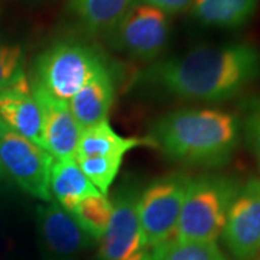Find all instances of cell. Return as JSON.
<instances>
[{"mask_svg": "<svg viewBox=\"0 0 260 260\" xmlns=\"http://www.w3.org/2000/svg\"><path fill=\"white\" fill-rule=\"evenodd\" d=\"M260 78V48L246 42L198 47L148 67L139 83L178 99L230 100Z\"/></svg>", "mask_w": 260, "mask_h": 260, "instance_id": "obj_1", "label": "cell"}, {"mask_svg": "<svg viewBox=\"0 0 260 260\" xmlns=\"http://www.w3.org/2000/svg\"><path fill=\"white\" fill-rule=\"evenodd\" d=\"M240 119L221 109H181L162 116L148 139L167 158L188 167L220 168L233 158Z\"/></svg>", "mask_w": 260, "mask_h": 260, "instance_id": "obj_2", "label": "cell"}, {"mask_svg": "<svg viewBox=\"0 0 260 260\" xmlns=\"http://www.w3.org/2000/svg\"><path fill=\"white\" fill-rule=\"evenodd\" d=\"M240 185L236 178L227 175L191 178L175 239L181 242H217L223 234L230 205Z\"/></svg>", "mask_w": 260, "mask_h": 260, "instance_id": "obj_3", "label": "cell"}, {"mask_svg": "<svg viewBox=\"0 0 260 260\" xmlns=\"http://www.w3.org/2000/svg\"><path fill=\"white\" fill-rule=\"evenodd\" d=\"M107 64L94 48L75 41H59L37 58L32 83L68 102Z\"/></svg>", "mask_w": 260, "mask_h": 260, "instance_id": "obj_4", "label": "cell"}, {"mask_svg": "<svg viewBox=\"0 0 260 260\" xmlns=\"http://www.w3.org/2000/svg\"><path fill=\"white\" fill-rule=\"evenodd\" d=\"M189 179L184 174L158 178L139 194L138 213L142 232L150 250L175 239Z\"/></svg>", "mask_w": 260, "mask_h": 260, "instance_id": "obj_5", "label": "cell"}, {"mask_svg": "<svg viewBox=\"0 0 260 260\" xmlns=\"http://www.w3.org/2000/svg\"><path fill=\"white\" fill-rule=\"evenodd\" d=\"M54 158L0 119V165L16 185L29 195L51 203L49 177Z\"/></svg>", "mask_w": 260, "mask_h": 260, "instance_id": "obj_6", "label": "cell"}, {"mask_svg": "<svg viewBox=\"0 0 260 260\" xmlns=\"http://www.w3.org/2000/svg\"><path fill=\"white\" fill-rule=\"evenodd\" d=\"M171 15L136 2L110 32L112 45L142 61H153L167 47Z\"/></svg>", "mask_w": 260, "mask_h": 260, "instance_id": "obj_7", "label": "cell"}, {"mask_svg": "<svg viewBox=\"0 0 260 260\" xmlns=\"http://www.w3.org/2000/svg\"><path fill=\"white\" fill-rule=\"evenodd\" d=\"M139 194L136 186L123 185L114 195L112 218L100 239L102 260H150L138 213Z\"/></svg>", "mask_w": 260, "mask_h": 260, "instance_id": "obj_8", "label": "cell"}, {"mask_svg": "<svg viewBox=\"0 0 260 260\" xmlns=\"http://www.w3.org/2000/svg\"><path fill=\"white\" fill-rule=\"evenodd\" d=\"M37 230L44 260H77L95 242L55 201L37 208Z\"/></svg>", "mask_w": 260, "mask_h": 260, "instance_id": "obj_9", "label": "cell"}, {"mask_svg": "<svg viewBox=\"0 0 260 260\" xmlns=\"http://www.w3.org/2000/svg\"><path fill=\"white\" fill-rule=\"evenodd\" d=\"M225 247L236 260L260 256V179L250 178L233 200L223 230Z\"/></svg>", "mask_w": 260, "mask_h": 260, "instance_id": "obj_10", "label": "cell"}, {"mask_svg": "<svg viewBox=\"0 0 260 260\" xmlns=\"http://www.w3.org/2000/svg\"><path fill=\"white\" fill-rule=\"evenodd\" d=\"M30 90L42 113L44 149L52 158H75L81 127L68 107V102L59 100L30 81Z\"/></svg>", "mask_w": 260, "mask_h": 260, "instance_id": "obj_11", "label": "cell"}, {"mask_svg": "<svg viewBox=\"0 0 260 260\" xmlns=\"http://www.w3.org/2000/svg\"><path fill=\"white\" fill-rule=\"evenodd\" d=\"M0 119L10 129L44 149L42 113L26 75L0 93Z\"/></svg>", "mask_w": 260, "mask_h": 260, "instance_id": "obj_12", "label": "cell"}, {"mask_svg": "<svg viewBox=\"0 0 260 260\" xmlns=\"http://www.w3.org/2000/svg\"><path fill=\"white\" fill-rule=\"evenodd\" d=\"M113 100L114 81L112 71L109 67H104L68 100V107L83 130L107 120Z\"/></svg>", "mask_w": 260, "mask_h": 260, "instance_id": "obj_13", "label": "cell"}, {"mask_svg": "<svg viewBox=\"0 0 260 260\" xmlns=\"http://www.w3.org/2000/svg\"><path fill=\"white\" fill-rule=\"evenodd\" d=\"M49 191L52 201L55 200L56 204L71 214L84 198L100 194L84 175L75 158L54 159L49 177Z\"/></svg>", "mask_w": 260, "mask_h": 260, "instance_id": "obj_14", "label": "cell"}, {"mask_svg": "<svg viewBox=\"0 0 260 260\" xmlns=\"http://www.w3.org/2000/svg\"><path fill=\"white\" fill-rule=\"evenodd\" d=\"M139 146H153L152 142L139 138H124L116 133L109 121H100L81 130L75 158L88 156H120Z\"/></svg>", "mask_w": 260, "mask_h": 260, "instance_id": "obj_15", "label": "cell"}, {"mask_svg": "<svg viewBox=\"0 0 260 260\" xmlns=\"http://www.w3.org/2000/svg\"><path fill=\"white\" fill-rule=\"evenodd\" d=\"M257 3L259 0H194L191 10L204 26L237 29L253 18Z\"/></svg>", "mask_w": 260, "mask_h": 260, "instance_id": "obj_16", "label": "cell"}, {"mask_svg": "<svg viewBox=\"0 0 260 260\" xmlns=\"http://www.w3.org/2000/svg\"><path fill=\"white\" fill-rule=\"evenodd\" d=\"M136 0H70V12L87 32L110 34Z\"/></svg>", "mask_w": 260, "mask_h": 260, "instance_id": "obj_17", "label": "cell"}, {"mask_svg": "<svg viewBox=\"0 0 260 260\" xmlns=\"http://www.w3.org/2000/svg\"><path fill=\"white\" fill-rule=\"evenodd\" d=\"M150 260H230L217 242H181L172 239L153 247Z\"/></svg>", "mask_w": 260, "mask_h": 260, "instance_id": "obj_18", "label": "cell"}, {"mask_svg": "<svg viewBox=\"0 0 260 260\" xmlns=\"http://www.w3.org/2000/svg\"><path fill=\"white\" fill-rule=\"evenodd\" d=\"M74 217L80 225L94 240L100 242L113 214L112 201L106 195H91L84 198L74 210Z\"/></svg>", "mask_w": 260, "mask_h": 260, "instance_id": "obj_19", "label": "cell"}, {"mask_svg": "<svg viewBox=\"0 0 260 260\" xmlns=\"http://www.w3.org/2000/svg\"><path fill=\"white\" fill-rule=\"evenodd\" d=\"M83 174L102 195H107L119 174L123 158L120 156H88L75 158Z\"/></svg>", "mask_w": 260, "mask_h": 260, "instance_id": "obj_20", "label": "cell"}, {"mask_svg": "<svg viewBox=\"0 0 260 260\" xmlns=\"http://www.w3.org/2000/svg\"><path fill=\"white\" fill-rule=\"evenodd\" d=\"M23 75L22 48L0 39V93L13 85Z\"/></svg>", "mask_w": 260, "mask_h": 260, "instance_id": "obj_21", "label": "cell"}, {"mask_svg": "<svg viewBox=\"0 0 260 260\" xmlns=\"http://www.w3.org/2000/svg\"><path fill=\"white\" fill-rule=\"evenodd\" d=\"M244 136L251 152L260 160V102L254 103L244 120Z\"/></svg>", "mask_w": 260, "mask_h": 260, "instance_id": "obj_22", "label": "cell"}, {"mask_svg": "<svg viewBox=\"0 0 260 260\" xmlns=\"http://www.w3.org/2000/svg\"><path fill=\"white\" fill-rule=\"evenodd\" d=\"M139 3H146L150 6H155L158 9L167 12L169 15L172 13H178V12H182L186 9L188 6H191V3L194 0H136Z\"/></svg>", "mask_w": 260, "mask_h": 260, "instance_id": "obj_23", "label": "cell"}, {"mask_svg": "<svg viewBox=\"0 0 260 260\" xmlns=\"http://www.w3.org/2000/svg\"><path fill=\"white\" fill-rule=\"evenodd\" d=\"M2 236H3V218L0 215V240H2Z\"/></svg>", "mask_w": 260, "mask_h": 260, "instance_id": "obj_24", "label": "cell"}, {"mask_svg": "<svg viewBox=\"0 0 260 260\" xmlns=\"http://www.w3.org/2000/svg\"><path fill=\"white\" fill-rule=\"evenodd\" d=\"M3 175H5V171H3V168L0 165V184H2V181H3Z\"/></svg>", "mask_w": 260, "mask_h": 260, "instance_id": "obj_25", "label": "cell"}]
</instances>
